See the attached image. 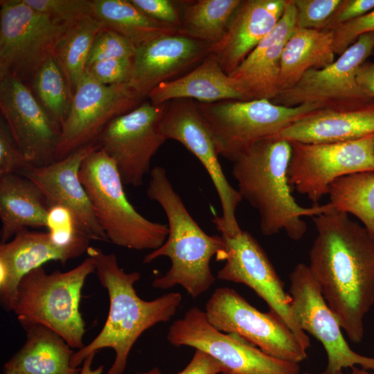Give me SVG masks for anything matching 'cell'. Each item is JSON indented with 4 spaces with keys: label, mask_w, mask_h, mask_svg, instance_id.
<instances>
[{
    "label": "cell",
    "mask_w": 374,
    "mask_h": 374,
    "mask_svg": "<svg viewBox=\"0 0 374 374\" xmlns=\"http://www.w3.org/2000/svg\"><path fill=\"white\" fill-rule=\"evenodd\" d=\"M313 222L317 235L309 269L341 329L359 344L374 305V240L348 214L334 208Z\"/></svg>",
    "instance_id": "cell-1"
},
{
    "label": "cell",
    "mask_w": 374,
    "mask_h": 374,
    "mask_svg": "<svg viewBox=\"0 0 374 374\" xmlns=\"http://www.w3.org/2000/svg\"><path fill=\"white\" fill-rule=\"evenodd\" d=\"M86 253L94 263L100 283L107 291L109 308L99 334L73 353L71 365L78 368L90 354L109 348L115 351L116 355L105 374H122L138 338L157 323L170 321L180 305L182 296L178 292H170L145 301L134 287L141 278L139 272H125L118 265L115 253H106L94 247H89Z\"/></svg>",
    "instance_id": "cell-2"
},
{
    "label": "cell",
    "mask_w": 374,
    "mask_h": 374,
    "mask_svg": "<svg viewBox=\"0 0 374 374\" xmlns=\"http://www.w3.org/2000/svg\"><path fill=\"white\" fill-rule=\"evenodd\" d=\"M291 154L289 141L263 139L233 161L232 174L242 198L258 212L262 233L269 236L284 231L290 239L299 240L307 231L303 217H314L334 208L330 203L303 207L296 202L288 177Z\"/></svg>",
    "instance_id": "cell-3"
},
{
    "label": "cell",
    "mask_w": 374,
    "mask_h": 374,
    "mask_svg": "<svg viewBox=\"0 0 374 374\" xmlns=\"http://www.w3.org/2000/svg\"><path fill=\"white\" fill-rule=\"evenodd\" d=\"M146 194L164 211L169 233L164 243L147 254L143 262L150 263L161 256L171 261L168 271L155 278L152 285L162 290L181 285L192 298H197L215 281L210 262L214 255L217 256L224 249L223 240L221 235H208L201 229L163 167L155 166L151 170Z\"/></svg>",
    "instance_id": "cell-4"
},
{
    "label": "cell",
    "mask_w": 374,
    "mask_h": 374,
    "mask_svg": "<svg viewBox=\"0 0 374 374\" xmlns=\"http://www.w3.org/2000/svg\"><path fill=\"white\" fill-rule=\"evenodd\" d=\"M94 272L89 257L64 272L47 274L42 266L34 269L20 280L12 311L24 328L42 325L72 348L82 349L86 332L80 312L82 290L88 276Z\"/></svg>",
    "instance_id": "cell-5"
},
{
    "label": "cell",
    "mask_w": 374,
    "mask_h": 374,
    "mask_svg": "<svg viewBox=\"0 0 374 374\" xmlns=\"http://www.w3.org/2000/svg\"><path fill=\"white\" fill-rule=\"evenodd\" d=\"M79 177L110 242L139 251H153L164 243L168 224L150 221L135 209L127 198L115 162L98 145L84 159Z\"/></svg>",
    "instance_id": "cell-6"
},
{
    "label": "cell",
    "mask_w": 374,
    "mask_h": 374,
    "mask_svg": "<svg viewBox=\"0 0 374 374\" xmlns=\"http://www.w3.org/2000/svg\"><path fill=\"white\" fill-rule=\"evenodd\" d=\"M197 102L219 156L233 161L256 143L321 108L317 104L285 107L267 99Z\"/></svg>",
    "instance_id": "cell-7"
},
{
    "label": "cell",
    "mask_w": 374,
    "mask_h": 374,
    "mask_svg": "<svg viewBox=\"0 0 374 374\" xmlns=\"http://www.w3.org/2000/svg\"><path fill=\"white\" fill-rule=\"evenodd\" d=\"M0 5V78H32L54 57L71 24L35 10L23 0H1Z\"/></svg>",
    "instance_id": "cell-8"
},
{
    "label": "cell",
    "mask_w": 374,
    "mask_h": 374,
    "mask_svg": "<svg viewBox=\"0 0 374 374\" xmlns=\"http://www.w3.org/2000/svg\"><path fill=\"white\" fill-rule=\"evenodd\" d=\"M204 312L215 329L235 335L270 356L298 364L307 358V350L279 316L260 312L232 288H216Z\"/></svg>",
    "instance_id": "cell-9"
},
{
    "label": "cell",
    "mask_w": 374,
    "mask_h": 374,
    "mask_svg": "<svg viewBox=\"0 0 374 374\" xmlns=\"http://www.w3.org/2000/svg\"><path fill=\"white\" fill-rule=\"evenodd\" d=\"M159 128L166 140H175L182 144L206 170L222 208V215L212 219L218 231L230 235L240 233L242 229L236 217V210L242 198L238 190L229 184L222 170L212 134L197 102L182 98L164 103Z\"/></svg>",
    "instance_id": "cell-10"
},
{
    "label": "cell",
    "mask_w": 374,
    "mask_h": 374,
    "mask_svg": "<svg viewBox=\"0 0 374 374\" xmlns=\"http://www.w3.org/2000/svg\"><path fill=\"white\" fill-rule=\"evenodd\" d=\"M167 339L175 346L208 353L223 366L222 374H300L299 364L270 356L235 335L217 330L197 307L173 322Z\"/></svg>",
    "instance_id": "cell-11"
},
{
    "label": "cell",
    "mask_w": 374,
    "mask_h": 374,
    "mask_svg": "<svg viewBox=\"0 0 374 374\" xmlns=\"http://www.w3.org/2000/svg\"><path fill=\"white\" fill-rule=\"evenodd\" d=\"M373 134L340 143H290L289 182L313 203L328 194L337 179L355 173L374 172Z\"/></svg>",
    "instance_id": "cell-12"
},
{
    "label": "cell",
    "mask_w": 374,
    "mask_h": 374,
    "mask_svg": "<svg viewBox=\"0 0 374 374\" xmlns=\"http://www.w3.org/2000/svg\"><path fill=\"white\" fill-rule=\"evenodd\" d=\"M374 52V32L364 34L330 65L311 69L293 87L271 101L285 107L317 104L324 107H350L374 100L359 87L356 75Z\"/></svg>",
    "instance_id": "cell-13"
},
{
    "label": "cell",
    "mask_w": 374,
    "mask_h": 374,
    "mask_svg": "<svg viewBox=\"0 0 374 374\" xmlns=\"http://www.w3.org/2000/svg\"><path fill=\"white\" fill-rule=\"evenodd\" d=\"M224 249L216 256L225 260L218 270L220 280L242 283L263 299L296 336L301 346L310 347L308 335L298 325L291 310V296L260 244L249 232L242 230L234 235L221 233Z\"/></svg>",
    "instance_id": "cell-14"
},
{
    "label": "cell",
    "mask_w": 374,
    "mask_h": 374,
    "mask_svg": "<svg viewBox=\"0 0 374 374\" xmlns=\"http://www.w3.org/2000/svg\"><path fill=\"white\" fill-rule=\"evenodd\" d=\"M289 276L293 316L301 330L317 339L326 353L327 366L321 374H343L344 368L356 365L374 371V357L360 355L349 346L308 265L297 264Z\"/></svg>",
    "instance_id": "cell-15"
},
{
    "label": "cell",
    "mask_w": 374,
    "mask_h": 374,
    "mask_svg": "<svg viewBox=\"0 0 374 374\" xmlns=\"http://www.w3.org/2000/svg\"><path fill=\"white\" fill-rule=\"evenodd\" d=\"M163 107L149 100L139 104L112 119L95 141L115 162L125 185L143 184L152 158L166 141L159 128Z\"/></svg>",
    "instance_id": "cell-16"
},
{
    "label": "cell",
    "mask_w": 374,
    "mask_h": 374,
    "mask_svg": "<svg viewBox=\"0 0 374 374\" xmlns=\"http://www.w3.org/2000/svg\"><path fill=\"white\" fill-rule=\"evenodd\" d=\"M141 101L127 83L104 84L86 72L75 89L68 116L61 130L55 161L95 143L112 119L132 111Z\"/></svg>",
    "instance_id": "cell-17"
},
{
    "label": "cell",
    "mask_w": 374,
    "mask_h": 374,
    "mask_svg": "<svg viewBox=\"0 0 374 374\" xmlns=\"http://www.w3.org/2000/svg\"><path fill=\"white\" fill-rule=\"evenodd\" d=\"M0 110L19 150L33 166L55 161L61 128L24 81L14 75L0 78Z\"/></svg>",
    "instance_id": "cell-18"
},
{
    "label": "cell",
    "mask_w": 374,
    "mask_h": 374,
    "mask_svg": "<svg viewBox=\"0 0 374 374\" xmlns=\"http://www.w3.org/2000/svg\"><path fill=\"white\" fill-rule=\"evenodd\" d=\"M211 45L177 34L163 35L136 48L127 85L141 100L159 84L175 80L199 64Z\"/></svg>",
    "instance_id": "cell-19"
},
{
    "label": "cell",
    "mask_w": 374,
    "mask_h": 374,
    "mask_svg": "<svg viewBox=\"0 0 374 374\" xmlns=\"http://www.w3.org/2000/svg\"><path fill=\"white\" fill-rule=\"evenodd\" d=\"M98 145L91 143L64 158L43 166H32L21 175L35 183L43 192L50 208L61 205L73 214L78 228L90 240L109 242L99 225L80 179L79 172L86 157Z\"/></svg>",
    "instance_id": "cell-20"
},
{
    "label": "cell",
    "mask_w": 374,
    "mask_h": 374,
    "mask_svg": "<svg viewBox=\"0 0 374 374\" xmlns=\"http://www.w3.org/2000/svg\"><path fill=\"white\" fill-rule=\"evenodd\" d=\"M89 247H62L48 232L24 229L13 238L0 244V299L6 311H12L18 285L34 269L54 260L64 265L87 252Z\"/></svg>",
    "instance_id": "cell-21"
},
{
    "label": "cell",
    "mask_w": 374,
    "mask_h": 374,
    "mask_svg": "<svg viewBox=\"0 0 374 374\" xmlns=\"http://www.w3.org/2000/svg\"><path fill=\"white\" fill-rule=\"evenodd\" d=\"M287 0H241L221 39L211 46L222 69L231 74L276 27Z\"/></svg>",
    "instance_id": "cell-22"
},
{
    "label": "cell",
    "mask_w": 374,
    "mask_h": 374,
    "mask_svg": "<svg viewBox=\"0 0 374 374\" xmlns=\"http://www.w3.org/2000/svg\"><path fill=\"white\" fill-rule=\"evenodd\" d=\"M374 134V100L341 107H324L290 124L273 136L290 143H330Z\"/></svg>",
    "instance_id": "cell-23"
},
{
    "label": "cell",
    "mask_w": 374,
    "mask_h": 374,
    "mask_svg": "<svg viewBox=\"0 0 374 374\" xmlns=\"http://www.w3.org/2000/svg\"><path fill=\"white\" fill-rule=\"evenodd\" d=\"M296 28V8L287 0L280 19L229 75L237 80L251 100H273L279 93L283 48Z\"/></svg>",
    "instance_id": "cell-24"
},
{
    "label": "cell",
    "mask_w": 374,
    "mask_h": 374,
    "mask_svg": "<svg viewBox=\"0 0 374 374\" xmlns=\"http://www.w3.org/2000/svg\"><path fill=\"white\" fill-rule=\"evenodd\" d=\"M148 98L154 105L182 98L206 103L251 100L240 83L222 69L217 57L211 53L189 72L159 84Z\"/></svg>",
    "instance_id": "cell-25"
},
{
    "label": "cell",
    "mask_w": 374,
    "mask_h": 374,
    "mask_svg": "<svg viewBox=\"0 0 374 374\" xmlns=\"http://www.w3.org/2000/svg\"><path fill=\"white\" fill-rule=\"evenodd\" d=\"M49 207L39 186L20 174L0 175L1 244L28 227L46 226Z\"/></svg>",
    "instance_id": "cell-26"
},
{
    "label": "cell",
    "mask_w": 374,
    "mask_h": 374,
    "mask_svg": "<svg viewBox=\"0 0 374 374\" xmlns=\"http://www.w3.org/2000/svg\"><path fill=\"white\" fill-rule=\"evenodd\" d=\"M23 346L4 364L3 374H80L71 365L72 348L57 333L42 325L24 328Z\"/></svg>",
    "instance_id": "cell-27"
},
{
    "label": "cell",
    "mask_w": 374,
    "mask_h": 374,
    "mask_svg": "<svg viewBox=\"0 0 374 374\" xmlns=\"http://www.w3.org/2000/svg\"><path fill=\"white\" fill-rule=\"evenodd\" d=\"M335 54L332 30L295 28L282 53L279 92L293 87L310 69L332 64Z\"/></svg>",
    "instance_id": "cell-28"
},
{
    "label": "cell",
    "mask_w": 374,
    "mask_h": 374,
    "mask_svg": "<svg viewBox=\"0 0 374 374\" xmlns=\"http://www.w3.org/2000/svg\"><path fill=\"white\" fill-rule=\"evenodd\" d=\"M92 16L136 48L161 36L178 33L177 27L150 17L130 0H92Z\"/></svg>",
    "instance_id": "cell-29"
},
{
    "label": "cell",
    "mask_w": 374,
    "mask_h": 374,
    "mask_svg": "<svg viewBox=\"0 0 374 374\" xmlns=\"http://www.w3.org/2000/svg\"><path fill=\"white\" fill-rule=\"evenodd\" d=\"M105 28L103 21L92 15L71 24L59 41L54 59L73 95L77 84L86 73L89 55L98 34Z\"/></svg>",
    "instance_id": "cell-30"
},
{
    "label": "cell",
    "mask_w": 374,
    "mask_h": 374,
    "mask_svg": "<svg viewBox=\"0 0 374 374\" xmlns=\"http://www.w3.org/2000/svg\"><path fill=\"white\" fill-rule=\"evenodd\" d=\"M241 0L181 1L182 12L178 34L213 46L225 33Z\"/></svg>",
    "instance_id": "cell-31"
},
{
    "label": "cell",
    "mask_w": 374,
    "mask_h": 374,
    "mask_svg": "<svg viewBox=\"0 0 374 374\" xmlns=\"http://www.w3.org/2000/svg\"><path fill=\"white\" fill-rule=\"evenodd\" d=\"M328 195L334 209L355 215L374 240V172L341 177L330 185Z\"/></svg>",
    "instance_id": "cell-32"
},
{
    "label": "cell",
    "mask_w": 374,
    "mask_h": 374,
    "mask_svg": "<svg viewBox=\"0 0 374 374\" xmlns=\"http://www.w3.org/2000/svg\"><path fill=\"white\" fill-rule=\"evenodd\" d=\"M37 99L52 120L61 128L68 116L73 96L59 65L51 57L32 78Z\"/></svg>",
    "instance_id": "cell-33"
},
{
    "label": "cell",
    "mask_w": 374,
    "mask_h": 374,
    "mask_svg": "<svg viewBox=\"0 0 374 374\" xmlns=\"http://www.w3.org/2000/svg\"><path fill=\"white\" fill-rule=\"evenodd\" d=\"M296 28L325 30L341 0H292Z\"/></svg>",
    "instance_id": "cell-34"
},
{
    "label": "cell",
    "mask_w": 374,
    "mask_h": 374,
    "mask_svg": "<svg viewBox=\"0 0 374 374\" xmlns=\"http://www.w3.org/2000/svg\"><path fill=\"white\" fill-rule=\"evenodd\" d=\"M135 49L134 45L126 37L114 30L105 28L94 39L89 55L87 69L93 63L102 60L133 59Z\"/></svg>",
    "instance_id": "cell-35"
},
{
    "label": "cell",
    "mask_w": 374,
    "mask_h": 374,
    "mask_svg": "<svg viewBox=\"0 0 374 374\" xmlns=\"http://www.w3.org/2000/svg\"><path fill=\"white\" fill-rule=\"evenodd\" d=\"M23 1L35 10L70 24L92 15V1L89 0Z\"/></svg>",
    "instance_id": "cell-36"
},
{
    "label": "cell",
    "mask_w": 374,
    "mask_h": 374,
    "mask_svg": "<svg viewBox=\"0 0 374 374\" xmlns=\"http://www.w3.org/2000/svg\"><path fill=\"white\" fill-rule=\"evenodd\" d=\"M33 166L19 150L4 120L0 121V175L20 174Z\"/></svg>",
    "instance_id": "cell-37"
},
{
    "label": "cell",
    "mask_w": 374,
    "mask_h": 374,
    "mask_svg": "<svg viewBox=\"0 0 374 374\" xmlns=\"http://www.w3.org/2000/svg\"><path fill=\"white\" fill-rule=\"evenodd\" d=\"M132 67V59L116 58L95 62L86 72L102 84H121L129 82Z\"/></svg>",
    "instance_id": "cell-38"
},
{
    "label": "cell",
    "mask_w": 374,
    "mask_h": 374,
    "mask_svg": "<svg viewBox=\"0 0 374 374\" xmlns=\"http://www.w3.org/2000/svg\"><path fill=\"white\" fill-rule=\"evenodd\" d=\"M332 31L334 52L340 55L359 36L374 32V9L357 19L341 25Z\"/></svg>",
    "instance_id": "cell-39"
},
{
    "label": "cell",
    "mask_w": 374,
    "mask_h": 374,
    "mask_svg": "<svg viewBox=\"0 0 374 374\" xmlns=\"http://www.w3.org/2000/svg\"><path fill=\"white\" fill-rule=\"evenodd\" d=\"M150 17L177 27L181 26V17L176 3L169 0H130Z\"/></svg>",
    "instance_id": "cell-40"
},
{
    "label": "cell",
    "mask_w": 374,
    "mask_h": 374,
    "mask_svg": "<svg viewBox=\"0 0 374 374\" xmlns=\"http://www.w3.org/2000/svg\"><path fill=\"white\" fill-rule=\"evenodd\" d=\"M374 9V0H341L325 30H332Z\"/></svg>",
    "instance_id": "cell-41"
},
{
    "label": "cell",
    "mask_w": 374,
    "mask_h": 374,
    "mask_svg": "<svg viewBox=\"0 0 374 374\" xmlns=\"http://www.w3.org/2000/svg\"><path fill=\"white\" fill-rule=\"evenodd\" d=\"M224 371L223 366L208 353L196 349L186 368L177 374H218Z\"/></svg>",
    "instance_id": "cell-42"
},
{
    "label": "cell",
    "mask_w": 374,
    "mask_h": 374,
    "mask_svg": "<svg viewBox=\"0 0 374 374\" xmlns=\"http://www.w3.org/2000/svg\"><path fill=\"white\" fill-rule=\"evenodd\" d=\"M356 80L364 91L374 98V63H363L357 71Z\"/></svg>",
    "instance_id": "cell-43"
},
{
    "label": "cell",
    "mask_w": 374,
    "mask_h": 374,
    "mask_svg": "<svg viewBox=\"0 0 374 374\" xmlns=\"http://www.w3.org/2000/svg\"><path fill=\"white\" fill-rule=\"evenodd\" d=\"M96 353H93L88 355L82 362V366L80 374H102L104 370V366L100 365L96 369L92 368V362Z\"/></svg>",
    "instance_id": "cell-44"
},
{
    "label": "cell",
    "mask_w": 374,
    "mask_h": 374,
    "mask_svg": "<svg viewBox=\"0 0 374 374\" xmlns=\"http://www.w3.org/2000/svg\"><path fill=\"white\" fill-rule=\"evenodd\" d=\"M349 374H374V373L369 372L368 370L357 368L353 366L351 368V372Z\"/></svg>",
    "instance_id": "cell-45"
},
{
    "label": "cell",
    "mask_w": 374,
    "mask_h": 374,
    "mask_svg": "<svg viewBox=\"0 0 374 374\" xmlns=\"http://www.w3.org/2000/svg\"><path fill=\"white\" fill-rule=\"evenodd\" d=\"M138 374H163L160 370L157 368H154L149 371L139 373Z\"/></svg>",
    "instance_id": "cell-46"
},
{
    "label": "cell",
    "mask_w": 374,
    "mask_h": 374,
    "mask_svg": "<svg viewBox=\"0 0 374 374\" xmlns=\"http://www.w3.org/2000/svg\"><path fill=\"white\" fill-rule=\"evenodd\" d=\"M373 149H374V134H373Z\"/></svg>",
    "instance_id": "cell-47"
},
{
    "label": "cell",
    "mask_w": 374,
    "mask_h": 374,
    "mask_svg": "<svg viewBox=\"0 0 374 374\" xmlns=\"http://www.w3.org/2000/svg\"><path fill=\"white\" fill-rule=\"evenodd\" d=\"M303 374H309V373H303Z\"/></svg>",
    "instance_id": "cell-48"
}]
</instances>
